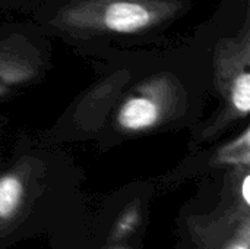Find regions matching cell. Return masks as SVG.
<instances>
[{
    "label": "cell",
    "mask_w": 250,
    "mask_h": 249,
    "mask_svg": "<svg viewBox=\"0 0 250 249\" xmlns=\"http://www.w3.org/2000/svg\"><path fill=\"white\" fill-rule=\"evenodd\" d=\"M217 161L227 166L249 167L250 164V131L246 128L239 136L227 142L217 154Z\"/></svg>",
    "instance_id": "5"
},
{
    "label": "cell",
    "mask_w": 250,
    "mask_h": 249,
    "mask_svg": "<svg viewBox=\"0 0 250 249\" xmlns=\"http://www.w3.org/2000/svg\"><path fill=\"white\" fill-rule=\"evenodd\" d=\"M250 238H249V222L246 220L243 223V227L239 233V236L227 247L226 249H249Z\"/></svg>",
    "instance_id": "6"
},
{
    "label": "cell",
    "mask_w": 250,
    "mask_h": 249,
    "mask_svg": "<svg viewBox=\"0 0 250 249\" xmlns=\"http://www.w3.org/2000/svg\"><path fill=\"white\" fill-rule=\"evenodd\" d=\"M174 0H73L53 18V23L72 32L113 35L141 34L168 19Z\"/></svg>",
    "instance_id": "1"
},
{
    "label": "cell",
    "mask_w": 250,
    "mask_h": 249,
    "mask_svg": "<svg viewBox=\"0 0 250 249\" xmlns=\"http://www.w3.org/2000/svg\"><path fill=\"white\" fill-rule=\"evenodd\" d=\"M168 109V82L157 79L127 97L119 107L116 122L127 132H142L155 128Z\"/></svg>",
    "instance_id": "2"
},
{
    "label": "cell",
    "mask_w": 250,
    "mask_h": 249,
    "mask_svg": "<svg viewBox=\"0 0 250 249\" xmlns=\"http://www.w3.org/2000/svg\"><path fill=\"white\" fill-rule=\"evenodd\" d=\"M223 94L230 109L240 117H246L250 112V70L249 41L245 37L243 44L233 45L223 57L220 68Z\"/></svg>",
    "instance_id": "3"
},
{
    "label": "cell",
    "mask_w": 250,
    "mask_h": 249,
    "mask_svg": "<svg viewBox=\"0 0 250 249\" xmlns=\"http://www.w3.org/2000/svg\"><path fill=\"white\" fill-rule=\"evenodd\" d=\"M25 186L19 175L10 172L0 176V219H10L19 208Z\"/></svg>",
    "instance_id": "4"
},
{
    "label": "cell",
    "mask_w": 250,
    "mask_h": 249,
    "mask_svg": "<svg viewBox=\"0 0 250 249\" xmlns=\"http://www.w3.org/2000/svg\"><path fill=\"white\" fill-rule=\"evenodd\" d=\"M242 198L246 205L250 204V178L249 175H245L243 182H242Z\"/></svg>",
    "instance_id": "7"
}]
</instances>
